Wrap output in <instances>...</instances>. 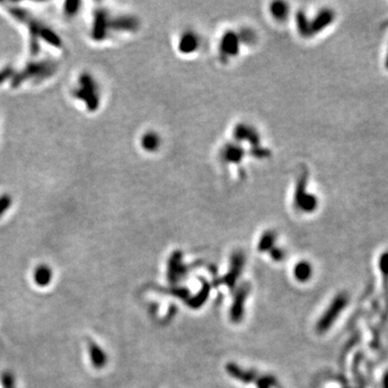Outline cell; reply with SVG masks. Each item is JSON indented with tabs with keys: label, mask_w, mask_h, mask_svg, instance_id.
<instances>
[{
	"label": "cell",
	"mask_w": 388,
	"mask_h": 388,
	"mask_svg": "<svg viewBox=\"0 0 388 388\" xmlns=\"http://www.w3.org/2000/svg\"><path fill=\"white\" fill-rule=\"evenodd\" d=\"M348 304V296L346 292H341L333 299L332 302L327 311L322 314V316L319 319L316 330L318 333H325L328 331L330 327L333 325V322L336 321V319L340 316L343 309L346 307Z\"/></svg>",
	"instance_id": "obj_1"
},
{
	"label": "cell",
	"mask_w": 388,
	"mask_h": 388,
	"mask_svg": "<svg viewBox=\"0 0 388 388\" xmlns=\"http://www.w3.org/2000/svg\"><path fill=\"white\" fill-rule=\"evenodd\" d=\"M88 350H90V357L93 366L97 369H101L102 367L106 366L107 363V356L105 352H102L101 348L98 346L96 343L90 342V345H88Z\"/></svg>",
	"instance_id": "obj_2"
},
{
	"label": "cell",
	"mask_w": 388,
	"mask_h": 388,
	"mask_svg": "<svg viewBox=\"0 0 388 388\" xmlns=\"http://www.w3.org/2000/svg\"><path fill=\"white\" fill-rule=\"evenodd\" d=\"M247 296V290H240L236 298H235V301L233 302L232 308H231V318H232L233 321H239L240 318L243 317L244 313V304H245V298Z\"/></svg>",
	"instance_id": "obj_3"
},
{
	"label": "cell",
	"mask_w": 388,
	"mask_h": 388,
	"mask_svg": "<svg viewBox=\"0 0 388 388\" xmlns=\"http://www.w3.org/2000/svg\"><path fill=\"white\" fill-rule=\"evenodd\" d=\"M34 279L40 287H46L52 279V271L48 265H39L34 273Z\"/></svg>",
	"instance_id": "obj_4"
},
{
	"label": "cell",
	"mask_w": 388,
	"mask_h": 388,
	"mask_svg": "<svg viewBox=\"0 0 388 388\" xmlns=\"http://www.w3.org/2000/svg\"><path fill=\"white\" fill-rule=\"evenodd\" d=\"M312 265L306 261H301L299 262L296 267H294V277H296L297 281L299 282H307L309 278L312 277Z\"/></svg>",
	"instance_id": "obj_5"
},
{
	"label": "cell",
	"mask_w": 388,
	"mask_h": 388,
	"mask_svg": "<svg viewBox=\"0 0 388 388\" xmlns=\"http://www.w3.org/2000/svg\"><path fill=\"white\" fill-rule=\"evenodd\" d=\"M333 19V13L330 11V10H325V11H322L319 16L317 17V18L315 19V22H314V29L315 31H321L323 27H326L328 24H330Z\"/></svg>",
	"instance_id": "obj_6"
},
{
	"label": "cell",
	"mask_w": 388,
	"mask_h": 388,
	"mask_svg": "<svg viewBox=\"0 0 388 388\" xmlns=\"http://www.w3.org/2000/svg\"><path fill=\"white\" fill-rule=\"evenodd\" d=\"M228 371L229 373L232 376L236 377V379H239V381H243V382H249L252 381L253 379V374L252 373H247V372H244L243 370L240 371L236 366L234 365H231L228 367Z\"/></svg>",
	"instance_id": "obj_7"
},
{
	"label": "cell",
	"mask_w": 388,
	"mask_h": 388,
	"mask_svg": "<svg viewBox=\"0 0 388 388\" xmlns=\"http://www.w3.org/2000/svg\"><path fill=\"white\" fill-rule=\"evenodd\" d=\"M159 142L160 139L158 136L154 134H147L144 136V139H142V146L147 150H154L159 146Z\"/></svg>",
	"instance_id": "obj_8"
},
{
	"label": "cell",
	"mask_w": 388,
	"mask_h": 388,
	"mask_svg": "<svg viewBox=\"0 0 388 388\" xmlns=\"http://www.w3.org/2000/svg\"><path fill=\"white\" fill-rule=\"evenodd\" d=\"M380 270L385 277V282L388 278V252L384 253L380 258Z\"/></svg>",
	"instance_id": "obj_9"
},
{
	"label": "cell",
	"mask_w": 388,
	"mask_h": 388,
	"mask_svg": "<svg viewBox=\"0 0 388 388\" xmlns=\"http://www.w3.org/2000/svg\"><path fill=\"white\" fill-rule=\"evenodd\" d=\"M3 388H14V377L9 372H4L1 376Z\"/></svg>",
	"instance_id": "obj_10"
},
{
	"label": "cell",
	"mask_w": 388,
	"mask_h": 388,
	"mask_svg": "<svg viewBox=\"0 0 388 388\" xmlns=\"http://www.w3.org/2000/svg\"><path fill=\"white\" fill-rule=\"evenodd\" d=\"M8 205H10V199L8 200V198H4L0 200V215L8 208Z\"/></svg>",
	"instance_id": "obj_11"
},
{
	"label": "cell",
	"mask_w": 388,
	"mask_h": 388,
	"mask_svg": "<svg viewBox=\"0 0 388 388\" xmlns=\"http://www.w3.org/2000/svg\"><path fill=\"white\" fill-rule=\"evenodd\" d=\"M383 388H388V371L384 375V379H383Z\"/></svg>",
	"instance_id": "obj_12"
},
{
	"label": "cell",
	"mask_w": 388,
	"mask_h": 388,
	"mask_svg": "<svg viewBox=\"0 0 388 388\" xmlns=\"http://www.w3.org/2000/svg\"><path fill=\"white\" fill-rule=\"evenodd\" d=\"M385 66H386V68L388 69V54H387V57H386V62H385Z\"/></svg>",
	"instance_id": "obj_13"
}]
</instances>
